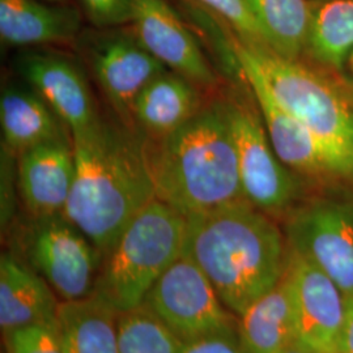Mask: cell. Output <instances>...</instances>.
Masks as SVG:
<instances>
[{
	"instance_id": "obj_19",
	"label": "cell",
	"mask_w": 353,
	"mask_h": 353,
	"mask_svg": "<svg viewBox=\"0 0 353 353\" xmlns=\"http://www.w3.org/2000/svg\"><path fill=\"white\" fill-rule=\"evenodd\" d=\"M201 108L194 83L165 71L140 92L132 106V119L154 139L182 126Z\"/></svg>"
},
{
	"instance_id": "obj_8",
	"label": "cell",
	"mask_w": 353,
	"mask_h": 353,
	"mask_svg": "<svg viewBox=\"0 0 353 353\" xmlns=\"http://www.w3.org/2000/svg\"><path fill=\"white\" fill-rule=\"evenodd\" d=\"M284 219L290 252L321 268L345 296L353 294V196H316Z\"/></svg>"
},
{
	"instance_id": "obj_9",
	"label": "cell",
	"mask_w": 353,
	"mask_h": 353,
	"mask_svg": "<svg viewBox=\"0 0 353 353\" xmlns=\"http://www.w3.org/2000/svg\"><path fill=\"white\" fill-rule=\"evenodd\" d=\"M141 306L183 343L239 326L210 279L186 255L153 284Z\"/></svg>"
},
{
	"instance_id": "obj_27",
	"label": "cell",
	"mask_w": 353,
	"mask_h": 353,
	"mask_svg": "<svg viewBox=\"0 0 353 353\" xmlns=\"http://www.w3.org/2000/svg\"><path fill=\"white\" fill-rule=\"evenodd\" d=\"M89 21L100 29L131 24L132 0H80Z\"/></svg>"
},
{
	"instance_id": "obj_3",
	"label": "cell",
	"mask_w": 353,
	"mask_h": 353,
	"mask_svg": "<svg viewBox=\"0 0 353 353\" xmlns=\"http://www.w3.org/2000/svg\"><path fill=\"white\" fill-rule=\"evenodd\" d=\"M147 148L156 199L183 217L245 202L225 101L199 110Z\"/></svg>"
},
{
	"instance_id": "obj_18",
	"label": "cell",
	"mask_w": 353,
	"mask_h": 353,
	"mask_svg": "<svg viewBox=\"0 0 353 353\" xmlns=\"http://www.w3.org/2000/svg\"><path fill=\"white\" fill-rule=\"evenodd\" d=\"M3 143L19 154L51 141H72L59 117L29 84L13 83L0 96Z\"/></svg>"
},
{
	"instance_id": "obj_15",
	"label": "cell",
	"mask_w": 353,
	"mask_h": 353,
	"mask_svg": "<svg viewBox=\"0 0 353 353\" xmlns=\"http://www.w3.org/2000/svg\"><path fill=\"white\" fill-rule=\"evenodd\" d=\"M75 178L72 141H51L17 154L19 195L32 217L63 214Z\"/></svg>"
},
{
	"instance_id": "obj_2",
	"label": "cell",
	"mask_w": 353,
	"mask_h": 353,
	"mask_svg": "<svg viewBox=\"0 0 353 353\" xmlns=\"http://www.w3.org/2000/svg\"><path fill=\"white\" fill-rule=\"evenodd\" d=\"M183 255L199 265L220 300L240 316L284 278L290 248L274 217L249 202L186 219Z\"/></svg>"
},
{
	"instance_id": "obj_7",
	"label": "cell",
	"mask_w": 353,
	"mask_h": 353,
	"mask_svg": "<svg viewBox=\"0 0 353 353\" xmlns=\"http://www.w3.org/2000/svg\"><path fill=\"white\" fill-rule=\"evenodd\" d=\"M246 202L271 217L287 216L301 202V176L281 163L255 103L225 101Z\"/></svg>"
},
{
	"instance_id": "obj_33",
	"label": "cell",
	"mask_w": 353,
	"mask_h": 353,
	"mask_svg": "<svg viewBox=\"0 0 353 353\" xmlns=\"http://www.w3.org/2000/svg\"><path fill=\"white\" fill-rule=\"evenodd\" d=\"M43 1H49V3H59V4H64L67 0H43Z\"/></svg>"
},
{
	"instance_id": "obj_6",
	"label": "cell",
	"mask_w": 353,
	"mask_h": 353,
	"mask_svg": "<svg viewBox=\"0 0 353 353\" xmlns=\"http://www.w3.org/2000/svg\"><path fill=\"white\" fill-rule=\"evenodd\" d=\"M17 248L24 256L21 259L49 283L62 301L93 293L103 256L63 214L29 216L17 236Z\"/></svg>"
},
{
	"instance_id": "obj_31",
	"label": "cell",
	"mask_w": 353,
	"mask_h": 353,
	"mask_svg": "<svg viewBox=\"0 0 353 353\" xmlns=\"http://www.w3.org/2000/svg\"><path fill=\"white\" fill-rule=\"evenodd\" d=\"M335 75L338 77L339 88L353 102V52Z\"/></svg>"
},
{
	"instance_id": "obj_20",
	"label": "cell",
	"mask_w": 353,
	"mask_h": 353,
	"mask_svg": "<svg viewBox=\"0 0 353 353\" xmlns=\"http://www.w3.org/2000/svg\"><path fill=\"white\" fill-rule=\"evenodd\" d=\"M119 314L101 297L61 301L57 328L64 353H119Z\"/></svg>"
},
{
	"instance_id": "obj_11",
	"label": "cell",
	"mask_w": 353,
	"mask_h": 353,
	"mask_svg": "<svg viewBox=\"0 0 353 353\" xmlns=\"http://www.w3.org/2000/svg\"><path fill=\"white\" fill-rule=\"evenodd\" d=\"M297 344L314 353H341L345 294L312 262L290 250L287 268Z\"/></svg>"
},
{
	"instance_id": "obj_23",
	"label": "cell",
	"mask_w": 353,
	"mask_h": 353,
	"mask_svg": "<svg viewBox=\"0 0 353 353\" xmlns=\"http://www.w3.org/2000/svg\"><path fill=\"white\" fill-rule=\"evenodd\" d=\"M268 48L280 57L300 61L305 55L313 0H248Z\"/></svg>"
},
{
	"instance_id": "obj_4",
	"label": "cell",
	"mask_w": 353,
	"mask_h": 353,
	"mask_svg": "<svg viewBox=\"0 0 353 353\" xmlns=\"http://www.w3.org/2000/svg\"><path fill=\"white\" fill-rule=\"evenodd\" d=\"M230 38L237 59L258 72L272 99L353 170V102L339 85L300 61L242 39L233 29Z\"/></svg>"
},
{
	"instance_id": "obj_13",
	"label": "cell",
	"mask_w": 353,
	"mask_h": 353,
	"mask_svg": "<svg viewBox=\"0 0 353 353\" xmlns=\"http://www.w3.org/2000/svg\"><path fill=\"white\" fill-rule=\"evenodd\" d=\"M14 68L49 103L71 135L100 121L85 76L71 59L51 51H24Z\"/></svg>"
},
{
	"instance_id": "obj_14",
	"label": "cell",
	"mask_w": 353,
	"mask_h": 353,
	"mask_svg": "<svg viewBox=\"0 0 353 353\" xmlns=\"http://www.w3.org/2000/svg\"><path fill=\"white\" fill-rule=\"evenodd\" d=\"M132 32L166 68L194 84L212 85L216 74L198 41L166 0H132Z\"/></svg>"
},
{
	"instance_id": "obj_32",
	"label": "cell",
	"mask_w": 353,
	"mask_h": 353,
	"mask_svg": "<svg viewBox=\"0 0 353 353\" xmlns=\"http://www.w3.org/2000/svg\"><path fill=\"white\" fill-rule=\"evenodd\" d=\"M284 353H314L312 352V351H309V350H306L305 347L303 345H300V344H294V345H292L290 350H287Z\"/></svg>"
},
{
	"instance_id": "obj_26",
	"label": "cell",
	"mask_w": 353,
	"mask_h": 353,
	"mask_svg": "<svg viewBox=\"0 0 353 353\" xmlns=\"http://www.w3.org/2000/svg\"><path fill=\"white\" fill-rule=\"evenodd\" d=\"M1 335L6 353H64L57 322L29 325Z\"/></svg>"
},
{
	"instance_id": "obj_17",
	"label": "cell",
	"mask_w": 353,
	"mask_h": 353,
	"mask_svg": "<svg viewBox=\"0 0 353 353\" xmlns=\"http://www.w3.org/2000/svg\"><path fill=\"white\" fill-rule=\"evenodd\" d=\"M80 12L43 0H0V37L11 46L64 43L79 37Z\"/></svg>"
},
{
	"instance_id": "obj_34",
	"label": "cell",
	"mask_w": 353,
	"mask_h": 353,
	"mask_svg": "<svg viewBox=\"0 0 353 353\" xmlns=\"http://www.w3.org/2000/svg\"><path fill=\"white\" fill-rule=\"evenodd\" d=\"M313 1H325V0H313Z\"/></svg>"
},
{
	"instance_id": "obj_5",
	"label": "cell",
	"mask_w": 353,
	"mask_h": 353,
	"mask_svg": "<svg viewBox=\"0 0 353 353\" xmlns=\"http://www.w3.org/2000/svg\"><path fill=\"white\" fill-rule=\"evenodd\" d=\"M186 217L153 199L103 256L93 293L118 313L140 307L153 284L183 255Z\"/></svg>"
},
{
	"instance_id": "obj_28",
	"label": "cell",
	"mask_w": 353,
	"mask_h": 353,
	"mask_svg": "<svg viewBox=\"0 0 353 353\" xmlns=\"http://www.w3.org/2000/svg\"><path fill=\"white\" fill-rule=\"evenodd\" d=\"M179 353H252L241 339L239 326L183 343Z\"/></svg>"
},
{
	"instance_id": "obj_24",
	"label": "cell",
	"mask_w": 353,
	"mask_h": 353,
	"mask_svg": "<svg viewBox=\"0 0 353 353\" xmlns=\"http://www.w3.org/2000/svg\"><path fill=\"white\" fill-rule=\"evenodd\" d=\"M119 353H179L183 341L147 309L119 314Z\"/></svg>"
},
{
	"instance_id": "obj_10",
	"label": "cell",
	"mask_w": 353,
	"mask_h": 353,
	"mask_svg": "<svg viewBox=\"0 0 353 353\" xmlns=\"http://www.w3.org/2000/svg\"><path fill=\"white\" fill-rule=\"evenodd\" d=\"M239 64L281 163L297 176L353 183L352 168L272 99L262 77L252 65L241 61Z\"/></svg>"
},
{
	"instance_id": "obj_22",
	"label": "cell",
	"mask_w": 353,
	"mask_h": 353,
	"mask_svg": "<svg viewBox=\"0 0 353 353\" xmlns=\"http://www.w3.org/2000/svg\"><path fill=\"white\" fill-rule=\"evenodd\" d=\"M353 52V0L313 1L305 55L336 74Z\"/></svg>"
},
{
	"instance_id": "obj_12",
	"label": "cell",
	"mask_w": 353,
	"mask_h": 353,
	"mask_svg": "<svg viewBox=\"0 0 353 353\" xmlns=\"http://www.w3.org/2000/svg\"><path fill=\"white\" fill-rule=\"evenodd\" d=\"M92 71L114 112L126 127L140 92L168 68L147 50L134 32L103 29L90 45Z\"/></svg>"
},
{
	"instance_id": "obj_25",
	"label": "cell",
	"mask_w": 353,
	"mask_h": 353,
	"mask_svg": "<svg viewBox=\"0 0 353 353\" xmlns=\"http://www.w3.org/2000/svg\"><path fill=\"white\" fill-rule=\"evenodd\" d=\"M216 14L239 37L255 45L267 46L263 32L258 24L248 0H194Z\"/></svg>"
},
{
	"instance_id": "obj_1",
	"label": "cell",
	"mask_w": 353,
	"mask_h": 353,
	"mask_svg": "<svg viewBox=\"0 0 353 353\" xmlns=\"http://www.w3.org/2000/svg\"><path fill=\"white\" fill-rule=\"evenodd\" d=\"M71 139L75 178L63 214L105 256L156 199L147 148L130 130L101 118Z\"/></svg>"
},
{
	"instance_id": "obj_21",
	"label": "cell",
	"mask_w": 353,
	"mask_h": 353,
	"mask_svg": "<svg viewBox=\"0 0 353 353\" xmlns=\"http://www.w3.org/2000/svg\"><path fill=\"white\" fill-rule=\"evenodd\" d=\"M239 332L252 353H284L297 344L287 275L239 316Z\"/></svg>"
},
{
	"instance_id": "obj_16",
	"label": "cell",
	"mask_w": 353,
	"mask_h": 353,
	"mask_svg": "<svg viewBox=\"0 0 353 353\" xmlns=\"http://www.w3.org/2000/svg\"><path fill=\"white\" fill-rule=\"evenodd\" d=\"M57 293L49 283L13 252L0 256V328L6 334L14 328L38 323H55Z\"/></svg>"
},
{
	"instance_id": "obj_29",
	"label": "cell",
	"mask_w": 353,
	"mask_h": 353,
	"mask_svg": "<svg viewBox=\"0 0 353 353\" xmlns=\"http://www.w3.org/2000/svg\"><path fill=\"white\" fill-rule=\"evenodd\" d=\"M17 185V154L1 144V228L10 227L14 217Z\"/></svg>"
},
{
	"instance_id": "obj_30",
	"label": "cell",
	"mask_w": 353,
	"mask_h": 353,
	"mask_svg": "<svg viewBox=\"0 0 353 353\" xmlns=\"http://www.w3.org/2000/svg\"><path fill=\"white\" fill-rule=\"evenodd\" d=\"M341 353H353V294L345 296V322L341 335Z\"/></svg>"
}]
</instances>
